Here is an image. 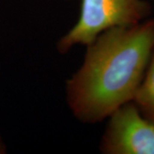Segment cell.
<instances>
[{"instance_id":"cell-1","label":"cell","mask_w":154,"mask_h":154,"mask_svg":"<svg viewBox=\"0 0 154 154\" xmlns=\"http://www.w3.org/2000/svg\"><path fill=\"white\" fill-rule=\"evenodd\" d=\"M153 50L154 20L100 33L67 82V102L74 116L93 124L133 101Z\"/></svg>"},{"instance_id":"cell-2","label":"cell","mask_w":154,"mask_h":154,"mask_svg":"<svg viewBox=\"0 0 154 154\" xmlns=\"http://www.w3.org/2000/svg\"><path fill=\"white\" fill-rule=\"evenodd\" d=\"M150 12L145 0H82L78 21L59 39L57 48L66 53L76 45H88L105 30L137 24Z\"/></svg>"},{"instance_id":"cell-3","label":"cell","mask_w":154,"mask_h":154,"mask_svg":"<svg viewBox=\"0 0 154 154\" xmlns=\"http://www.w3.org/2000/svg\"><path fill=\"white\" fill-rule=\"evenodd\" d=\"M100 149L107 154H154V122L146 118L134 101L109 116Z\"/></svg>"},{"instance_id":"cell-4","label":"cell","mask_w":154,"mask_h":154,"mask_svg":"<svg viewBox=\"0 0 154 154\" xmlns=\"http://www.w3.org/2000/svg\"><path fill=\"white\" fill-rule=\"evenodd\" d=\"M133 101L142 115L154 122V50Z\"/></svg>"},{"instance_id":"cell-5","label":"cell","mask_w":154,"mask_h":154,"mask_svg":"<svg viewBox=\"0 0 154 154\" xmlns=\"http://www.w3.org/2000/svg\"><path fill=\"white\" fill-rule=\"evenodd\" d=\"M5 146L0 139V153H5Z\"/></svg>"}]
</instances>
